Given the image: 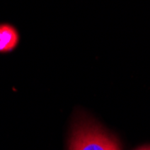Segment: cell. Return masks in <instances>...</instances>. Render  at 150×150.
<instances>
[{"instance_id":"cell-1","label":"cell","mask_w":150,"mask_h":150,"mask_svg":"<svg viewBox=\"0 0 150 150\" xmlns=\"http://www.w3.org/2000/svg\"><path fill=\"white\" fill-rule=\"evenodd\" d=\"M71 150H119V147L104 133L93 128H86L76 132Z\"/></svg>"},{"instance_id":"cell-2","label":"cell","mask_w":150,"mask_h":150,"mask_svg":"<svg viewBox=\"0 0 150 150\" xmlns=\"http://www.w3.org/2000/svg\"><path fill=\"white\" fill-rule=\"evenodd\" d=\"M19 42L16 29L10 24H0V52L6 53L16 49Z\"/></svg>"},{"instance_id":"cell-3","label":"cell","mask_w":150,"mask_h":150,"mask_svg":"<svg viewBox=\"0 0 150 150\" xmlns=\"http://www.w3.org/2000/svg\"><path fill=\"white\" fill-rule=\"evenodd\" d=\"M139 150H150V146H145V147L139 148Z\"/></svg>"}]
</instances>
